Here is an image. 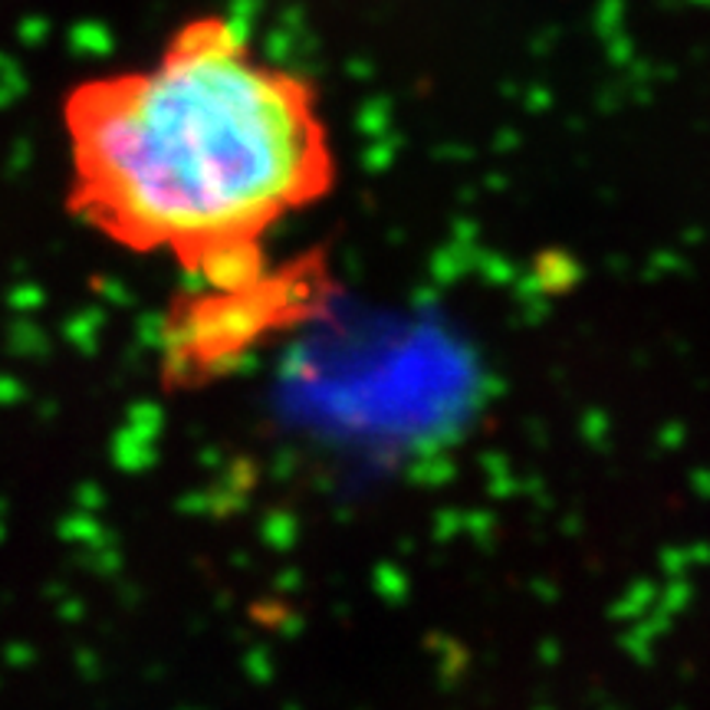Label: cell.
<instances>
[{"label":"cell","instance_id":"cell-1","mask_svg":"<svg viewBox=\"0 0 710 710\" xmlns=\"http://www.w3.org/2000/svg\"><path fill=\"white\" fill-rule=\"evenodd\" d=\"M67 211L136 257H168L201 290L277 273L267 244L336 182L316 86L205 11L155 57L77 80L60 100Z\"/></svg>","mask_w":710,"mask_h":710}]
</instances>
